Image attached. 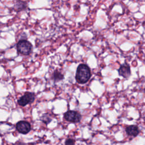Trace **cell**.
<instances>
[{
	"instance_id": "cell-5",
	"label": "cell",
	"mask_w": 145,
	"mask_h": 145,
	"mask_svg": "<svg viewBox=\"0 0 145 145\" xmlns=\"http://www.w3.org/2000/svg\"><path fill=\"white\" fill-rule=\"evenodd\" d=\"M16 129L18 131L23 134L28 133L31 130L30 123L25 121H20L16 125Z\"/></svg>"
},
{
	"instance_id": "cell-2",
	"label": "cell",
	"mask_w": 145,
	"mask_h": 145,
	"mask_svg": "<svg viewBox=\"0 0 145 145\" xmlns=\"http://www.w3.org/2000/svg\"><path fill=\"white\" fill-rule=\"evenodd\" d=\"M18 52L23 55H28L32 52V45L31 43L25 39H20L16 44Z\"/></svg>"
},
{
	"instance_id": "cell-4",
	"label": "cell",
	"mask_w": 145,
	"mask_h": 145,
	"mask_svg": "<svg viewBox=\"0 0 145 145\" xmlns=\"http://www.w3.org/2000/svg\"><path fill=\"white\" fill-rule=\"evenodd\" d=\"M65 119L71 122H79L82 118L80 113L75 110H68L64 114Z\"/></svg>"
},
{
	"instance_id": "cell-1",
	"label": "cell",
	"mask_w": 145,
	"mask_h": 145,
	"mask_svg": "<svg viewBox=\"0 0 145 145\" xmlns=\"http://www.w3.org/2000/svg\"><path fill=\"white\" fill-rule=\"evenodd\" d=\"M91 72L89 67L86 64H80L76 69L75 79L78 83L84 84L87 83L90 79Z\"/></svg>"
},
{
	"instance_id": "cell-12",
	"label": "cell",
	"mask_w": 145,
	"mask_h": 145,
	"mask_svg": "<svg viewBox=\"0 0 145 145\" xmlns=\"http://www.w3.org/2000/svg\"><path fill=\"white\" fill-rule=\"evenodd\" d=\"M18 145H25V144L24 143H19L18 144Z\"/></svg>"
},
{
	"instance_id": "cell-11",
	"label": "cell",
	"mask_w": 145,
	"mask_h": 145,
	"mask_svg": "<svg viewBox=\"0 0 145 145\" xmlns=\"http://www.w3.org/2000/svg\"><path fill=\"white\" fill-rule=\"evenodd\" d=\"M75 144V140L69 138L66 140L65 145H74Z\"/></svg>"
},
{
	"instance_id": "cell-9",
	"label": "cell",
	"mask_w": 145,
	"mask_h": 145,
	"mask_svg": "<svg viewBox=\"0 0 145 145\" xmlns=\"http://www.w3.org/2000/svg\"><path fill=\"white\" fill-rule=\"evenodd\" d=\"M63 78H64L63 75L61 72H59L57 70L54 71V72L52 74V79L55 82L61 80L63 79Z\"/></svg>"
},
{
	"instance_id": "cell-8",
	"label": "cell",
	"mask_w": 145,
	"mask_h": 145,
	"mask_svg": "<svg viewBox=\"0 0 145 145\" xmlns=\"http://www.w3.org/2000/svg\"><path fill=\"white\" fill-rule=\"evenodd\" d=\"M27 7V4L25 2L21 0H18L14 5V10L17 11H20L24 10Z\"/></svg>"
},
{
	"instance_id": "cell-10",
	"label": "cell",
	"mask_w": 145,
	"mask_h": 145,
	"mask_svg": "<svg viewBox=\"0 0 145 145\" xmlns=\"http://www.w3.org/2000/svg\"><path fill=\"white\" fill-rule=\"evenodd\" d=\"M41 120L46 125H48L49 122H51L52 119L50 117L49 115L48 114H43L41 117Z\"/></svg>"
},
{
	"instance_id": "cell-3",
	"label": "cell",
	"mask_w": 145,
	"mask_h": 145,
	"mask_svg": "<svg viewBox=\"0 0 145 145\" xmlns=\"http://www.w3.org/2000/svg\"><path fill=\"white\" fill-rule=\"evenodd\" d=\"M35 99V95L33 93L30 92H26L18 100V103L22 106H24L26 105L32 103Z\"/></svg>"
},
{
	"instance_id": "cell-6",
	"label": "cell",
	"mask_w": 145,
	"mask_h": 145,
	"mask_svg": "<svg viewBox=\"0 0 145 145\" xmlns=\"http://www.w3.org/2000/svg\"><path fill=\"white\" fill-rule=\"evenodd\" d=\"M118 74L120 75L123 76V78H127L130 76L131 74V71L130 66L127 63H123L121 65L118 69Z\"/></svg>"
},
{
	"instance_id": "cell-7",
	"label": "cell",
	"mask_w": 145,
	"mask_h": 145,
	"mask_svg": "<svg viewBox=\"0 0 145 145\" xmlns=\"http://www.w3.org/2000/svg\"><path fill=\"white\" fill-rule=\"evenodd\" d=\"M126 133L130 136L136 137L139 133V129L136 125H131L127 126L125 129Z\"/></svg>"
}]
</instances>
